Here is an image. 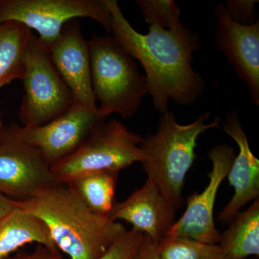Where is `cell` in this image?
Wrapping results in <instances>:
<instances>
[{
    "mask_svg": "<svg viewBox=\"0 0 259 259\" xmlns=\"http://www.w3.org/2000/svg\"><path fill=\"white\" fill-rule=\"evenodd\" d=\"M136 3L150 26L175 30L182 25L180 8L172 0H137Z\"/></svg>",
    "mask_w": 259,
    "mask_h": 259,
    "instance_id": "ffe728a7",
    "label": "cell"
},
{
    "mask_svg": "<svg viewBox=\"0 0 259 259\" xmlns=\"http://www.w3.org/2000/svg\"><path fill=\"white\" fill-rule=\"evenodd\" d=\"M144 138L120 121H100L74 152L51 166L61 184L101 172H120L144 161L141 144Z\"/></svg>",
    "mask_w": 259,
    "mask_h": 259,
    "instance_id": "5b68a950",
    "label": "cell"
},
{
    "mask_svg": "<svg viewBox=\"0 0 259 259\" xmlns=\"http://www.w3.org/2000/svg\"><path fill=\"white\" fill-rule=\"evenodd\" d=\"M4 259H69L63 255L59 250H53L37 245V248L32 253H22L8 256Z\"/></svg>",
    "mask_w": 259,
    "mask_h": 259,
    "instance_id": "603a6c76",
    "label": "cell"
},
{
    "mask_svg": "<svg viewBox=\"0 0 259 259\" xmlns=\"http://www.w3.org/2000/svg\"><path fill=\"white\" fill-rule=\"evenodd\" d=\"M119 172H101L78 177L69 186L95 214L110 218L116 203L115 194Z\"/></svg>",
    "mask_w": 259,
    "mask_h": 259,
    "instance_id": "ac0fdd59",
    "label": "cell"
},
{
    "mask_svg": "<svg viewBox=\"0 0 259 259\" xmlns=\"http://www.w3.org/2000/svg\"><path fill=\"white\" fill-rule=\"evenodd\" d=\"M215 44L233 65L237 76L248 85L252 101L259 105V20L244 25L233 21L223 3L214 9Z\"/></svg>",
    "mask_w": 259,
    "mask_h": 259,
    "instance_id": "8fae6325",
    "label": "cell"
},
{
    "mask_svg": "<svg viewBox=\"0 0 259 259\" xmlns=\"http://www.w3.org/2000/svg\"><path fill=\"white\" fill-rule=\"evenodd\" d=\"M218 245L228 259H246L259 255V199L239 212L221 233Z\"/></svg>",
    "mask_w": 259,
    "mask_h": 259,
    "instance_id": "2e32d148",
    "label": "cell"
},
{
    "mask_svg": "<svg viewBox=\"0 0 259 259\" xmlns=\"http://www.w3.org/2000/svg\"><path fill=\"white\" fill-rule=\"evenodd\" d=\"M98 112L74 105L57 118L35 127L11 125L22 141L36 148L50 166L74 152L100 121Z\"/></svg>",
    "mask_w": 259,
    "mask_h": 259,
    "instance_id": "30bf717a",
    "label": "cell"
},
{
    "mask_svg": "<svg viewBox=\"0 0 259 259\" xmlns=\"http://www.w3.org/2000/svg\"><path fill=\"white\" fill-rule=\"evenodd\" d=\"M16 207V201L0 194V218Z\"/></svg>",
    "mask_w": 259,
    "mask_h": 259,
    "instance_id": "d4e9b609",
    "label": "cell"
},
{
    "mask_svg": "<svg viewBox=\"0 0 259 259\" xmlns=\"http://www.w3.org/2000/svg\"><path fill=\"white\" fill-rule=\"evenodd\" d=\"M143 238V233L127 230L100 259H135Z\"/></svg>",
    "mask_w": 259,
    "mask_h": 259,
    "instance_id": "44dd1931",
    "label": "cell"
},
{
    "mask_svg": "<svg viewBox=\"0 0 259 259\" xmlns=\"http://www.w3.org/2000/svg\"><path fill=\"white\" fill-rule=\"evenodd\" d=\"M209 116V112H205L194 122L182 125L173 113L165 112L156 133L148 135L141 142L142 163L147 180L177 209L183 203L182 191L186 177L195 160L199 136L221 124L218 117L208 123Z\"/></svg>",
    "mask_w": 259,
    "mask_h": 259,
    "instance_id": "3957f363",
    "label": "cell"
},
{
    "mask_svg": "<svg viewBox=\"0 0 259 259\" xmlns=\"http://www.w3.org/2000/svg\"><path fill=\"white\" fill-rule=\"evenodd\" d=\"M258 0H228L224 5L233 21L241 25H250L257 21L255 9Z\"/></svg>",
    "mask_w": 259,
    "mask_h": 259,
    "instance_id": "7402d4cb",
    "label": "cell"
},
{
    "mask_svg": "<svg viewBox=\"0 0 259 259\" xmlns=\"http://www.w3.org/2000/svg\"><path fill=\"white\" fill-rule=\"evenodd\" d=\"M21 80L25 94L19 117L23 127L44 125L76 105L51 61L49 49L33 34L25 51Z\"/></svg>",
    "mask_w": 259,
    "mask_h": 259,
    "instance_id": "8992f818",
    "label": "cell"
},
{
    "mask_svg": "<svg viewBox=\"0 0 259 259\" xmlns=\"http://www.w3.org/2000/svg\"><path fill=\"white\" fill-rule=\"evenodd\" d=\"M30 243L59 250L47 225L40 218L16 204L14 209L0 218V259L10 256Z\"/></svg>",
    "mask_w": 259,
    "mask_h": 259,
    "instance_id": "9a60e30c",
    "label": "cell"
},
{
    "mask_svg": "<svg viewBox=\"0 0 259 259\" xmlns=\"http://www.w3.org/2000/svg\"><path fill=\"white\" fill-rule=\"evenodd\" d=\"M135 259H161L156 243L144 236Z\"/></svg>",
    "mask_w": 259,
    "mask_h": 259,
    "instance_id": "cb8c5ba5",
    "label": "cell"
},
{
    "mask_svg": "<svg viewBox=\"0 0 259 259\" xmlns=\"http://www.w3.org/2000/svg\"><path fill=\"white\" fill-rule=\"evenodd\" d=\"M16 204L47 225L56 248L69 259H100L127 231L122 223L90 210L64 184Z\"/></svg>",
    "mask_w": 259,
    "mask_h": 259,
    "instance_id": "7a4b0ae2",
    "label": "cell"
},
{
    "mask_svg": "<svg viewBox=\"0 0 259 259\" xmlns=\"http://www.w3.org/2000/svg\"><path fill=\"white\" fill-rule=\"evenodd\" d=\"M161 259H228L218 244L165 236L157 244Z\"/></svg>",
    "mask_w": 259,
    "mask_h": 259,
    "instance_id": "d6986e66",
    "label": "cell"
},
{
    "mask_svg": "<svg viewBox=\"0 0 259 259\" xmlns=\"http://www.w3.org/2000/svg\"><path fill=\"white\" fill-rule=\"evenodd\" d=\"M177 209L163 197L151 181L146 180L143 187L122 202H117L110 218L125 221L132 229L148 236L158 244L175 223Z\"/></svg>",
    "mask_w": 259,
    "mask_h": 259,
    "instance_id": "4fadbf2b",
    "label": "cell"
},
{
    "mask_svg": "<svg viewBox=\"0 0 259 259\" xmlns=\"http://www.w3.org/2000/svg\"><path fill=\"white\" fill-rule=\"evenodd\" d=\"M222 130L236 141L239 148L227 176L234 193L218 216L221 224L228 225L242 207L258 199L259 160L250 150L236 110L228 112Z\"/></svg>",
    "mask_w": 259,
    "mask_h": 259,
    "instance_id": "5bb4252c",
    "label": "cell"
},
{
    "mask_svg": "<svg viewBox=\"0 0 259 259\" xmlns=\"http://www.w3.org/2000/svg\"><path fill=\"white\" fill-rule=\"evenodd\" d=\"M3 127H4V126H3V120H2L1 118V113H0V131H1Z\"/></svg>",
    "mask_w": 259,
    "mask_h": 259,
    "instance_id": "484cf974",
    "label": "cell"
},
{
    "mask_svg": "<svg viewBox=\"0 0 259 259\" xmlns=\"http://www.w3.org/2000/svg\"><path fill=\"white\" fill-rule=\"evenodd\" d=\"M59 184L36 148L19 139L11 125L0 131V194L23 202Z\"/></svg>",
    "mask_w": 259,
    "mask_h": 259,
    "instance_id": "ba28073f",
    "label": "cell"
},
{
    "mask_svg": "<svg viewBox=\"0 0 259 259\" xmlns=\"http://www.w3.org/2000/svg\"><path fill=\"white\" fill-rule=\"evenodd\" d=\"M51 61L72 93L76 105L97 111L91 78L89 41L77 19L65 24L60 36L47 47Z\"/></svg>",
    "mask_w": 259,
    "mask_h": 259,
    "instance_id": "7c38bea8",
    "label": "cell"
},
{
    "mask_svg": "<svg viewBox=\"0 0 259 259\" xmlns=\"http://www.w3.org/2000/svg\"><path fill=\"white\" fill-rule=\"evenodd\" d=\"M92 85L97 111L106 119L112 114L131 118L148 93L146 77L140 74L134 59L112 35H94L89 41Z\"/></svg>",
    "mask_w": 259,
    "mask_h": 259,
    "instance_id": "277c9868",
    "label": "cell"
},
{
    "mask_svg": "<svg viewBox=\"0 0 259 259\" xmlns=\"http://www.w3.org/2000/svg\"><path fill=\"white\" fill-rule=\"evenodd\" d=\"M79 18L93 19L111 31L105 0H0V24L16 22L32 29L47 47L59 38L65 24Z\"/></svg>",
    "mask_w": 259,
    "mask_h": 259,
    "instance_id": "52a82bcc",
    "label": "cell"
},
{
    "mask_svg": "<svg viewBox=\"0 0 259 259\" xmlns=\"http://www.w3.org/2000/svg\"><path fill=\"white\" fill-rule=\"evenodd\" d=\"M105 3L111 15L112 36L144 67L155 110L168 112L170 100L183 105L194 103L204 90L203 78L192 66L193 54L200 49L198 35L183 24L175 30L151 25L147 34L140 33L116 0Z\"/></svg>",
    "mask_w": 259,
    "mask_h": 259,
    "instance_id": "6da1fadb",
    "label": "cell"
},
{
    "mask_svg": "<svg viewBox=\"0 0 259 259\" xmlns=\"http://www.w3.org/2000/svg\"><path fill=\"white\" fill-rule=\"evenodd\" d=\"M235 156L233 148L226 144L217 145L209 151L212 168L208 173V185L200 193L194 192L187 198L185 212L175 221L166 236L218 244L221 233L214 224V204L218 190L228 176Z\"/></svg>",
    "mask_w": 259,
    "mask_h": 259,
    "instance_id": "9c48e42d",
    "label": "cell"
},
{
    "mask_svg": "<svg viewBox=\"0 0 259 259\" xmlns=\"http://www.w3.org/2000/svg\"><path fill=\"white\" fill-rule=\"evenodd\" d=\"M32 35L30 29L16 22L0 24V88L23 78L25 51Z\"/></svg>",
    "mask_w": 259,
    "mask_h": 259,
    "instance_id": "e0dca14e",
    "label": "cell"
}]
</instances>
